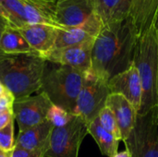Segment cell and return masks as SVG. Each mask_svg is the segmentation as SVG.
Wrapping results in <instances>:
<instances>
[{
    "label": "cell",
    "mask_w": 158,
    "mask_h": 157,
    "mask_svg": "<svg viewBox=\"0 0 158 157\" xmlns=\"http://www.w3.org/2000/svg\"><path fill=\"white\" fill-rule=\"evenodd\" d=\"M138 37L129 20L104 26L92 49V73L108 81L133 65Z\"/></svg>",
    "instance_id": "cell-1"
},
{
    "label": "cell",
    "mask_w": 158,
    "mask_h": 157,
    "mask_svg": "<svg viewBox=\"0 0 158 157\" xmlns=\"http://www.w3.org/2000/svg\"><path fill=\"white\" fill-rule=\"evenodd\" d=\"M45 68L37 54L0 55V81L15 99L31 96L41 90Z\"/></svg>",
    "instance_id": "cell-2"
},
{
    "label": "cell",
    "mask_w": 158,
    "mask_h": 157,
    "mask_svg": "<svg viewBox=\"0 0 158 157\" xmlns=\"http://www.w3.org/2000/svg\"><path fill=\"white\" fill-rule=\"evenodd\" d=\"M133 64L143 88L138 115H144L158 105V35L155 18L137 39Z\"/></svg>",
    "instance_id": "cell-3"
},
{
    "label": "cell",
    "mask_w": 158,
    "mask_h": 157,
    "mask_svg": "<svg viewBox=\"0 0 158 157\" xmlns=\"http://www.w3.org/2000/svg\"><path fill=\"white\" fill-rule=\"evenodd\" d=\"M85 78V74L70 67L57 65L49 69L45 68L41 91L53 105L73 115Z\"/></svg>",
    "instance_id": "cell-4"
},
{
    "label": "cell",
    "mask_w": 158,
    "mask_h": 157,
    "mask_svg": "<svg viewBox=\"0 0 158 157\" xmlns=\"http://www.w3.org/2000/svg\"><path fill=\"white\" fill-rule=\"evenodd\" d=\"M131 157H158V106L137 115L136 122L124 142Z\"/></svg>",
    "instance_id": "cell-5"
},
{
    "label": "cell",
    "mask_w": 158,
    "mask_h": 157,
    "mask_svg": "<svg viewBox=\"0 0 158 157\" xmlns=\"http://www.w3.org/2000/svg\"><path fill=\"white\" fill-rule=\"evenodd\" d=\"M87 134L88 125L81 118L74 116L66 126L54 129L44 157H78Z\"/></svg>",
    "instance_id": "cell-6"
},
{
    "label": "cell",
    "mask_w": 158,
    "mask_h": 157,
    "mask_svg": "<svg viewBox=\"0 0 158 157\" xmlns=\"http://www.w3.org/2000/svg\"><path fill=\"white\" fill-rule=\"evenodd\" d=\"M110 94L106 81L96 78L94 74L86 77L73 115L81 118L89 125L106 106V101Z\"/></svg>",
    "instance_id": "cell-7"
},
{
    "label": "cell",
    "mask_w": 158,
    "mask_h": 157,
    "mask_svg": "<svg viewBox=\"0 0 158 157\" xmlns=\"http://www.w3.org/2000/svg\"><path fill=\"white\" fill-rule=\"evenodd\" d=\"M51 105V101L44 92L34 96L16 99L13 105V114L19 131L44 122Z\"/></svg>",
    "instance_id": "cell-8"
},
{
    "label": "cell",
    "mask_w": 158,
    "mask_h": 157,
    "mask_svg": "<svg viewBox=\"0 0 158 157\" xmlns=\"http://www.w3.org/2000/svg\"><path fill=\"white\" fill-rule=\"evenodd\" d=\"M94 43H87L60 49H54L44 59L56 65L75 68L88 77L92 75V49Z\"/></svg>",
    "instance_id": "cell-9"
},
{
    "label": "cell",
    "mask_w": 158,
    "mask_h": 157,
    "mask_svg": "<svg viewBox=\"0 0 158 157\" xmlns=\"http://www.w3.org/2000/svg\"><path fill=\"white\" fill-rule=\"evenodd\" d=\"M94 0H57L55 21L58 28L83 25L94 13Z\"/></svg>",
    "instance_id": "cell-10"
},
{
    "label": "cell",
    "mask_w": 158,
    "mask_h": 157,
    "mask_svg": "<svg viewBox=\"0 0 158 157\" xmlns=\"http://www.w3.org/2000/svg\"><path fill=\"white\" fill-rule=\"evenodd\" d=\"M104 28V23L94 12L81 26L73 28H56L55 49H60L87 43H93Z\"/></svg>",
    "instance_id": "cell-11"
},
{
    "label": "cell",
    "mask_w": 158,
    "mask_h": 157,
    "mask_svg": "<svg viewBox=\"0 0 158 157\" xmlns=\"http://www.w3.org/2000/svg\"><path fill=\"white\" fill-rule=\"evenodd\" d=\"M111 93L124 96L139 111L142 104L143 88L137 68L133 64L125 71L112 77L107 81Z\"/></svg>",
    "instance_id": "cell-12"
},
{
    "label": "cell",
    "mask_w": 158,
    "mask_h": 157,
    "mask_svg": "<svg viewBox=\"0 0 158 157\" xmlns=\"http://www.w3.org/2000/svg\"><path fill=\"white\" fill-rule=\"evenodd\" d=\"M56 28L48 24H32L25 25L19 28V31L31 49L44 58L55 49Z\"/></svg>",
    "instance_id": "cell-13"
},
{
    "label": "cell",
    "mask_w": 158,
    "mask_h": 157,
    "mask_svg": "<svg viewBox=\"0 0 158 157\" xmlns=\"http://www.w3.org/2000/svg\"><path fill=\"white\" fill-rule=\"evenodd\" d=\"M108 107L118 122L122 141L125 142L134 128L138 112L136 108L121 94L111 93L106 101Z\"/></svg>",
    "instance_id": "cell-14"
},
{
    "label": "cell",
    "mask_w": 158,
    "mask_h": 157,
    "mask_svg": "<svg viewBox=\"0 0 158 157\" xmlns=\"http://www.w3.org/2000/svg\"><path fill=\"white\" fill-rule=\"evenodd\" d=\"M55 127L47 119L32 128L19 131L16 139V146L29 151L48 149Z\"/></svg>",
    "instance_id": "cell-15"
},
{
    "label": "cell",
    "mask_w": 158,
    "mask_h": 157,
    "mask_svg": "<svg viewBox=\"0 0 158 157\" xmlns=\"http://www.w3.org/2000/svg\"><path fill=\"white\" fill-rule=\"evenodd\" d=\"M21 3L26 25L48 24L57 27L55 21L56 1L21 0Z\"/></svg>",
    "instance_id": "cell-16"
},
{
    "label": "cell",
    "mask_w": 158,
    "mask_h": 157,
    "mask_svg": "<svg viewBox=\"0 0 158 157\" xmlns=\"http://www.w3.org/2000/svg\"><path fill=\"white\" fill-rule=\"evenodd\" d=\"M131 6L132 0H94V12L106 26L128 19Z\"/></svg>",
    "instance_id": "cell-17"
},
{
    "label": "cell",
    "mask_w": 158,
    "mask_h": 157,
    "mask_svg": "<svg viewBox=\"0 0 158 157\" xmlns=\"http://www.w3.org/2000/svg\"><path fill=\"white\" fill-rule=\"evenodd\" d=\"M158 9V0H132L129 20L139 37L150 25Z\"/></svg>",
    "instance_id": "cell-18"
},
{
    "label": "cell",
    "mask_w": 158,
    "mask_h": 157,
    "mask_svg": "<svg viewBox=\"0 0 158 157\" xmlns=\"http://www.w3.org/2000/svg\"><path fill=\"white\" fill-rule=\"evenodd\" d=\"M0 54L22 55L36 53L31 49L19 29L8 24V26L4 31L0 40Z\"/></svg>",
    "instance_id": "cell-19"
},
{
    "label": "cell",
    "mask_w": 158,
    "mask_h": 157,
    "mask_svg": "<svg viewBox=\"0 0 158 157\" xmlns=\"http://www.w3.org/2000/svg\"><path fill=\"white\" fill-rule=\"evenodd\" d=\"M88 133L95 141L102 155L114 157L118 154L119 141L101 126L98 118L88 125Z\"/></svg>",
    "instance_id": "cell-20"
},
{
    "label": "cell",
    "mask_w": 158,
    "mask_h": 157,
    "mask_svg": "<svg viewBox=\"0 0 158 157\" xmlns=\"http://www.w3.org/2000/svg\"><path fill=\"white\" fill-rule=\"evenodd\" d=\"M98 119H99L101 126L106 131H108L110 134H112L118 141H122L121 133H120L118 122L116 120V118H115L114 114L112 113V111L108 107L106 106L100 112V114L98 115Z\"/></svg>",
    "instance_id": "cell-21"
},
{
    "label": "cell",
    "mask_w": 158,
    "mask_h": 157,
    "mask_svg": "<svg viewBox=\"0 0 158 157\" xmlns=\"http://www.w3.org/2000/svg\"><path fill=\"white\" fill-rule=\"evenodd\" d=\"M73 117L74 115L69 113L62 107L52 104L51 107L48 110L46 119L50 121L55 128H61L69 124Z\"/></svg>",
    "instance_id": "cell-22"
},
{
    "label": "cell",
    "mask_w": 158,
    "mask_h": 157,
    "mask_svg": "<svg viewBox=\"0 0 158 157\" xmlns=\"http://www.w3.org/2000/svg\"><path fill=\"white\" fill-rule=\"evenodd\" d=\"M14 120H12L4 129L0 130V149L5 153H11L16 146V139L14 136Z\"/></svg>",
    "instance_id": "cell-23"
},
{
    "label": "cell",
    "mask_w": 158,
    "mask_h": 157,
    "mask_svg": "<svg viewBox=\"0 0 158 157\" xmlns=\"http://www.w3.org/2000/svg\"><path fill=\"white\" fill-rule=\"evenodd\" d=\"M48 149H41L35 151H29L20 147L15 146L14 150L10 153V157H44Z\"/></svg>",
    "instance_id": "cell-24"
},
{
    "label": "cell",
    "mask_w": 158,
    "mask_h": 157,
    "mask_svg": "<svg viewBox=\"0 0 158 157\" xmlns=\"http://www.w3.org/2000/svg\"><path fill=\"white\" fill-rule=\"evenodd\" d=\"M14 95L7 90L6 93L0 96V113L6 111H13V105L15 102Z\"/></svg>",
    "instance_id": "cell-25"
},
{
    "label": "cell",
    "mask_w": 158,
    "mask_h": 157,
    "mask_svg": "<svg viewBox=\"0 0 158 157\" xmlns=\"http://www.w3.org/2000/svg\"><path fill=\"white\" fill-rule=\"evenodd\" d=\"M12 120H14L13 111H6L0 113V130L7 126Z\"/></svg>",
    "instance_id": "cell-26"
},
{
    "label": "cell",
    "mask_w": 158,
    "mask_h": 157,
    "mask_svg": "<svg viewBox=\"0 0 158 157\" xmlns=\"http://www.w3.org/2000/svg\"><path fill=\"white\" fill-rule=\"evenodd\" d=\"M8 24H9L8 19L6 18H5V17H3V16L0 15V40H1V37H2V34H3L4 31L8 26Z\"/></svg>",
    "instance_id": "cell-27"
},
{
    "label": "cell",
    "mask_w": 158,
    "mask_h": 157,
    "mask_svg": "<svg viewBox=\"0 0 158 157\" xmlns=\"http://www.w3.org/2000/svg\"><path fill=\"white\" fill-rule=\"evenodd\" d=\"M114 157H131L130 152L128 150H125V151H122V152H118V154L115 155Z\"/></svg>",
    "instance_id": "cell-28"
},
{
    "label": "cell",
    "mask_w": 158,
    "mask_h": 157,
    "mask_svg": "<svg viewBox=\"0 0 158 157\" xmlns=\"http://www.w3.org/2000/svg\"><path fill=\"white\" fill-rule=\"evenodd\" d=\"M7 92V89L2 84V82L0 81V96H2L4 93H6Z\"/></svg>",
    "instance_id": "cell-29"
},
{
    "label": "cell",
    "mask_w": 158,
    "mask_h": 157,
    "mask_svg": "<svg viewBox=\"0 0 158 157\" xmlns=\"http://www.w3.org/2000/svg\"><path fill=\"white\" fill-rule=\"evenodd\" d=\"M0 15L1 16H3V17H5V18H6L7 19H8V16H7V13L5 11V9L3 8V6H2V5H1V3H0Z\"/></svg>",
    "instance_id": "cell-30"
},
{
    "label": "cell",
    "mask_w": 158,
    "mask_h": 157,
    "mask_svg": "<svg viewBox=\"0 0 158 157\" xmlns=\"http://www.w3.org/2000/svg\"><path fill=\"white\" fill-rule=\"evenodd\" d=\"M0 157H10V153H5L0 149Z\"/></svg>",
    "instance_id": "cell-31"
},
{
    "label": "cell",
    "mask_w": 158,
    "mask_h": 157,
    "mask_svg": "<svg viewBox=\"0 0 158 157\" xmlns=\"http://www.w3.org/2000/svg\"><path fill=\"white\" fill-rule=\"evenodd\" d=\"M154 18H155V19H156V28H157V35H158V9H157V11H156V13L155 14Z\"/></svg>",
    "instance_id": "cell-32"
},
{
    "label": "cell",
    "mask_w": 158,
    "mask_h": 157,
    "mask_svg": "<svg viewBox=\"0 0 158 157\" xmlns=\"http://www.w3.org/2000/svg\"><path fill=\"white\" fill-rule=\"evenodd\" d=\"M50 1H57V0H50Z\"/></svg>",
    "instance_id": "cell-33"
}]
</instances>
